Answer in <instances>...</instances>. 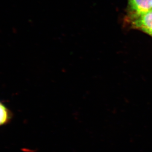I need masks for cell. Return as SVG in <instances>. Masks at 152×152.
Here are the masks:
<instances>
[{
  "label": "cell",
  "instance_id": "6da1fadb",
  "mask_svg": "<svg viewBox=\"0 0 152 152\" xmlns=\"http://www.w3.org/2000/svg\"><path fill=\"white\" fill-rule=\"evenodd\" d=\"M126 18L127 23L131 27L152 37V10L140 15H127Z\"/></svg>",
  "mask_w": 152,
  "mask_h": 152
},
{
  "label": "cell",
  "instance_id": "7a4b0ae2",
  "mask_svg": "<svg viewBox=\"0 0 152 152\" xmlns=\"http://www.w3.org/2000/svg\"><path fill=\"white\" fill-rule=\"evenodd\" d=\"M128 9L127 15L146 13L152 10V0H128Z\"/></svg>",
  "mask_w": 152,
  "mask_h": 152
},
{
  "label": "cell",
  "instance_id": "3957f363",
  "mask_svg": "<svg viewBox=\"0 0 152 152\" xmlns=\"http://www.w3.org/2000/svg\"><path fill=\"white\" fill-rule=\"evenodd\" d=\"M13 117L12 111L0 100V127L9 124Z\"/></svg>",
  "mask_w": 152,
  "mask_h": 152
}]
</instances>
